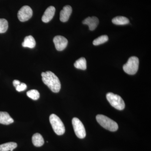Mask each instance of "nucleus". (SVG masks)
<instances>
[{
	"label": "nucleus",
	"instance_id": "f257e3e1",
	"mask_svg": "<svg viewBox=\"0 0 151 151\" xmlns=\"http://www.w3.org/2000/svg\"><path fill=\"white\" fill-rule=\"evenodd\" d=\"M43 83L55 93L59 92L61 88V84L59 78L54 73L50 71H47L41 73Z\"/></svg>",
	"mask_w": 151,
	"mask_h": 151
},
{
	"label": "nucleus",
	"instance_id": "f03ea898",
	"mask_svg": "<svg viewBox=\"0 0 151 151\" xmlns=\"http://www.w3.org/2000/svg\"><path fill=\"white\" fill-rule=\"evenodd\" d=\"M96 120L102 127L111 132H116L119 129L117 123L104 115H97Z\"/></svg>",
	"mask_w": 151,
	"mask_h": 151
},
{
	"label": "nucleus",
	"instance_id": "7ed1b4c3",
	"mask_svg": "<svg viewBox=\"0 0 151 151\" xmlns=\"http://www.w3.org/2000/svg\"><path fill=\"white\" fill-rule=\"evenodd\" d=\"M50 122L55 133L58 135H62L65 132L64 124L60 119L55 114H52L49 118Z\"/></svg>",
	"mask_w": 151,
	"mask_h": 151
},
{
	"label": "nucleus",
	"instance_id": "20e7f679",
	"mask_svg": "<svg viewBox=\"0 0 151 151\" xmlns=\"http://www.w3.org/2000/svg\"><path fill=\"white\" fill-rule=\"evenodd\" d=\"M139 60L137 57L132 56L123 66L124 71L129 75H134L137 72L139 69Z\"/></svg>",
	"mask_w": 151,
	"mask_h": 151
},
{
	"label": "nucleus",
	"instance_id": "39448f33",
	"mask_svg": "<svg viewBox=\"0 0 151 151\" xmlns=\"http://www.w3.org/2000/svg\"><path fill=\"white\" fill-rule=\"evenodd\" d=\"M106 98L111 105L117 110L122 111L125 108L124 100L119 95L109 92L106 94Z\"/></svg>",
	"mask_w": 151,
	"mask_h": 151
},
{
	"label": "nucleus",
	"instance_id": "423d86ee",
	"mask_svg": "<svg viewBox=\"0 0 151 151\" xmlns=\"http://www.w3.org/2000/svg\"><path fill=\"white\" fill-rule=\"evenodd\" d=\"M72 125L76 135L79 139H84L86 136V130L84 125L79 119L74 118L72 119Z\"/></svg>",
	"mask_w": 151,
	"mask_h": 151
},
{
	"label": "nucleus",
	"instance_id": "0eeeda50",
	"mask_svg": "<svg viewBox=\"0 0 151 151\" xmlns=\"http://www.w3.org/2000/svg\"><path fill=\"white\" fill-rule=\"evenodd\" d=\"M33 12L32 9L28 6H23L18 12V18L20 21H27L32 17Z\"/></svg>",
	"mask_w": 151,
	"mask_h": 151
},
{
	"label": "nucleus",
	"instance_id": "6e6552de",
	"mask_svg": "<svg viewBox=\"0 0 151 151\" xmlns=\"http://www.w3.org/2000/svg\"><path fill=\"white\" fill-rule=\"evenodd\" d=\"M53 42L55 48L58 51H62L65 49L67 46L68 41L67 39L62 36L58 35L55 37Z\"/></svg>",
	"mask_w": 151,
	"mask_h": 151
},
{
	"label": "nucleus",
	"instance_id": "1a4fd4ad",
	"mask_svg": "<svg viewBox=\"0 0 151 151\" xmlns=\"http://www.w3.org/2000/svg\"><path fill=\"white\" fill-rule=\"evenodd\" d=\"M72 9L69 5H66L63 7V9L60 12V19L63 22H65L68 21L70 15L72 13Z\"/></svg>",
	"mask_w": 151,
	"mask_h": 151
},
{
	"label": "nucleus",
	"instance_id": "9d476101",
	"mask_svg": "<svg viewBox=\"0 0 151 151\" xmlns=\"http://www.w3.org/2000/svg\"><path fill=\"white\" fill-rule=\"evenodd\" d=\"M83 24H86L89 26V29L91 31L94 30L97 28L99 24V21L97 17H88L83 21Z\"/></svg>",
	"mask_w": 151,
	"mask_h": 151
},
{
	"label": "nucleus",
	"instance_id": "9b49d317",
	"mask_svg": "<svg viewBox=\"0 0 151 151\" xmlns=\"http://www.w3.org/2000/svg\"><path fill=\"white\" fill-rule=\"evenodd\" d=\"M55 11V8L53 6H50L47 8L42 18V21L45 23H47L50 21L54 17Z\"/></svg>",
	"mask_w": 151,
	"mask_h": 151
},
{
	"label": "nucleus",
	"instance_id": "f8f14e48",
	"mask_svg": "<svg viewBox=\"0 0 151 151\" xmlns=\"http://www.w3.org/2000/svg\"><path fill=\"white\" fill-rule=\"evenodd\" d=\"M14 120L6 112H0V124L9 125L14 123Z\"/></svg>",
	"mask_w": 151,
	"mask_h": 151
},
{
	"label": "nucleus",
	"instance_id": "ddd939ff",
	"mask_svg": "<svg viewBox=\"0 0 151 151\" xmlns=\"http://www.w3.org/2000/svg\"><path fill=\"white\" fill-rule=\"evenodd\" d=\"M32 142L34 145L36 147H41L44 144L43 137L39 133H36L33 135Z\"/></svg>",
	"mask_w": 151,
	"mask_h": 151
},
{
	"label": "nucleus",
	"instance_id": "4468645a",
	"mask_svg": "<svg viewBox=\"0 0 151 151\" xmlns=\"http://www.w3.org/2000/svg\"><path fill=\"white\" fill-rule=\"evenodd\" d=\"M36 45V42L34 38L32 36L29 35L25 37L24 41L22 43L24 47H27L30 48L35 47Z\"/></svg>",
	"mask_w": 151,
	"mask_h": 151
},
{
	"label": "nucleus",
	"instance_id": "2eb2a0df",
	"mask_svg": "<svg viewBox=\"0 0 151 151\" xmlns=\"http://www.w3.org/2000/svg\"><path fill=\"white\" fill-rule=\"evenodd\" d=\"M17 147V143L14 142L5 143L0 145V151H13Z\"/></svg>",
	"mask_w": 151,
	"mask_h": 151
},
{
	"label": "nucleus",
	"instance_id": "dca6fc26",
	"mask_svg": "<svg viewBox=\"0 0 151 151\" xmlns=\"http://www.w3.org/2000/svg\"><path fill=\"white\" fill-rule=\"evenodd\" d=\"M112 21L114 24L119 25L127 24L129 23V19L122 16L116 17L112 19Z\"/></svg>",
	"mask_w": 151,
	"mask_h": 151
},
{
	"label": "nucleus",
	"instance_id": "f3484780",
	"mask_svg": "<svg viewBox=\"0 0 151 151\" xmlns=\"http://www.w3.org/2000/svg\"><path fill=\"white\" fill-rule=\"evenodd\" d=\"M74 66L77 69L85 70L86 69V60L84 58L82 57L77 60L74 64Z\"/></svg>",
	"mask_w": 151,
	"mask_h": 151
},
{
	"label": "nucleus",
	"instance_id": "a211bd4d",
	"mask_svg": "<svg viewBox=\"0 0 151 151\" xmlns=\"http://www.w3.org/2000/svg\"><path fill=\"white\" fill-rule=\"evenodd\" d=\"M108 36L106 35H102L94 40L93 42V44L94 45H98L102 44L108 41Z\"/></svg>",
	"mask_w": 151,
	"mask_h": 151
},
{
	"label": "nucleus",
	"instance_id": "6ab92c4d",
	"mask_svg": "<svg viewBox=\"0 0 151 151\" xmlns=\"http://www.w3.org/2000/svg\"><path fill=\"white\" fill-rule=\"evenodd\" d=\"M27 94L28 97L33 100H37L40 97L39 92L35 89H32L28 91Z\"/></svg>",
	"mask_w": 151,
	"mask_h": 151
},
{
	"label": "nucleus",
	"instance_id": "aec40b11",
	"mask_svg": "<svg viewBox=\"0 0 151 151\" xmlns=\"http://www.w3.org/2000/svg\"><path fill=\"white\" fill-rule=\"evenodd\" d=\"M8 28V22L4 19H0V33L6 32Z\"/></svg>",
	"mask_w": 151,
	"mask_h": 151
},
{
	"label": "nucleus",
	"instance_id": "412c9836",
	"mask_svg": "<svg viewBox=\"0 0 151 151\" xmlns=\"http://www.w3.org/2000/svg\"><path fill=\"white\" fill-rule=\"evenodd\" d=\"M27 88V86L26 84L23 83H21L19 85L16 87L17 91L19 92H22L24 91Z\"/></svg>",
	"mask_w": 151,
	"mask_h": 151
},
{
	"label": "nucleus",
	"instance_id": "4be33fe9",
	"mask_svg": "<svg viewBox=\"0 0 151 151\" xmlns=\"http://www.w3.org/2000/svg\"><path fill=\"white\" fill-rule=\"evenodd\" d=\"M13 84L14 86H15L16 88L17 86L21 84V82L19 80H14L13 82Z\"/></svg>",
	"mask_w": 151,
	"mask_h": 151
}]
</instances>
